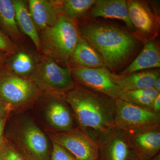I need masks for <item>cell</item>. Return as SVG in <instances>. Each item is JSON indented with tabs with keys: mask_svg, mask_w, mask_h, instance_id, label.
Masks as SVG:
<instances>
[{
	"mask_svg": "<svg viewBox=\"0 0 160 160\" xmlns=\"http://www.w3.org/2000/svg\"><path fill=\"white\" fill-rule=\"evenodd\" d=\"M0 160H26L9 141L4 138L0 144Z\"/></svg>",
	"mask_w": 160,
	"mask_h": 160,
	"instance_id": "cb8c5ba5",
	"label": "cell"
},
{
	"mask_svg": "<svg viewBox=\"0 0 160 160\" xmlns=\"http://www.w3.org/2000/svg\"><path fill=\"white\" fill-rule=\"evenodd\" d=\"M50 97L45 109L47 122L56 132H64L75 129V120L71 107L64 98Z\"/></svg>",
	"mask_w": 160,
	"mask_h": 160,
	"instance_id": "4fadbf2b",
	"label": "cell"
},
{
	"mask_svg": "<svg viewBox=\"0 0 160 160\" xmlns=\"http://www.w3.org/2000/svg\"><path fill=\"white\" fill-rule=\"evenodd\" d=\"M64 98L78 128L97 142L115 127V100L76 83Z\"/></svg>",
	"mask_w": 160,
	"mask_h": 160,
	"instance_id": "6da1fadb",
	"label": "cell"
},
{
	"mask_svg": "<svg viewBox=\"0 0 160 160\" xmlns=\"http://www.w3.org/2000/svg\"><path fill=\"white\" fill-rule=\"evenodd\" d=\"M129 19L134 27L133 34L145 43L154 40L159 33L158 11L148 2L127 1Z\"/></svg>",
	"mask_w": 160,
	"mask_h": 160,
	"instance_id": "52a82bcc",
	"label": "cell"
},
{
	"mask_svg": "<svg viewBox=\"0 0 160 160\" xmlns=\"http://www.w3.org/2000/svg\"><path fill=\"white\" fill-rule=\"evenodd\" d=\"M77 21L62 13L55 23L41 32V51L45 56L70 67L69 62L80 35Z\"/></svg>",
	"mask_w": 160,
	"mask_h": 160,
	"instance_id": "3957f363",
	"label": "cell"
},
{
	"mask_svg": "<svg viewBox=\"0 0 160 160\" xmlns=\"http://www.w3.org/2000/svg\"><path fill=\"white\" fill-rule=\"evenodd\" d=\"M154 88L159 92L160 93V77H159L157 80L156 82L155 83L154 86Z\"/></svg>",
	"mask_w": 160,
	"mask_h": 160,
	"instance_id": "4dcf8cb0",
	"label": "cell"
},
{
	"mask_svg": "<svg viewBox=\"0 0 160 160\" xmlns=\"http://www.w3.org/2000/svg\"><path fill=\"white\" fill-rule=\"evenodd\" d=\"M150 160H160V153L159 152L154 157L152 158Z\"/></svg>",
	"mask_w": 160,
	"mask_h": 160,
	"instance_id": "1f68e13d",
	"label": "cell"
},
{
	"mask_svg": "<svg viewBox=\"0 0 160 160\" xmlns=\"http://www.w3.org/2000/svg\"><path fill=\"white\" fill-rule=\"evenodd\" d=\"M8 137L9 142L29 160H49L48 138L29 118H22L15 122Z\"/></svg>",
	"mask_w": 160,
	"mask_h": 160,
	"instance_id": "5b68a950",
	"label": "cell"
},
{
	"mask_svg": "<svg viewBox=\"0 0 160 160\" xmlns=\"http://www.w3.org/2000/svg\"><path fill=\"white\" fill-rule=\"evenodd\" d=\"M95 2L96 0L60 1L62 13L75 21L86 15Z\"/></svg>",
	"mask_w": 160,
	"mask_h": 160,
	"instance_id": "603a6c76",
	"label": "cell"
},
{
	"mask_svg": "<svg viewBox=\"0 0 160 160\" xmlns=\"http://www.w3.org/2000/svg\"><path fill=\"white\" fill-rule=\"evenodd\" d=\"M18 49V46L13 42L3 32L0 30V50L13 55Z\"/></svg>",
	"mask_w": 160,
	"mask_h": 160,
	"instance_id": "484cf974",
	"label": "cell"
},
{
	"mask_svg": "<svg viewBox=\"0 0 160 160\" xmlns=\"http://www.w3.org/2000/svg\"><path fill=\"white\" fill-rule=\"evenodd\" d=\"M0 26L13 42H22V36L18 26L12 0H0Z\"/></svg>",
	"mask_w": 160,
	"mask_h": 160,
	"instance_id": "ffe728a7",
	"label": "cell"
},
{
	"mask_svg": "<svg viewBox=\"0 0 160 160\" xmlns=\"http://www.w3.org/2000/svg\"><path fill=\"white\" fill-rule=\"evenodd\" d=\"M80 35L94 47L111 72L126 65L137 51L139 40L133 33L106 23L89 22L79 27Z\"/></svg>",
	"mask_w": 160,
	"mask_h": 160,
	"instance_id": "7a4b0ae2",
	"label": "cell"
},
{
	"mask_svg": "<svg viewBox=\"0 0 160 160\" xmlns=\"http://www.w3.org/2000/svg\"><path fill=\"white\" fill-rule=\"evenodd\" d=\"M38 61L29 52L18 49L15 53L10 56L5 66L14 74L29 78L34 71Z\"/></svg>",
	"mask_w": 160,
	"mask_h": 160,
	"instance_id": "44dd1931",
	"label": "cell"
},
{
	"mask_svg": "<svg viewBox=\"0 0 160 160\" xmlns=\"http://www.w3.org/2000/svg\"><path fill=\"white\" fill-rule=\"evenodd\" d=\"M29 79L42 94L51 97L64 98L75 85L70 67H61L45 56L38 60Z\"/></svg>",
	"mask_w": 160,
	"mask_h": 160,
	"instance_id": "8992f818",
	"label": "cell"
},
{
	"mask_svg": "<svg viewBox=\"0 0 160 160\" xmlns=\"http://www.w3.org/2000/svg\"><path fill=\"white\" fill-rule=\"evenodd\" d=\"M89 18H103L122 21L130 31L134 27L129 19L127 1L125 0H97L88 13Z\"/></svg>",
	"mask_w": 160,
	"mask_h": 160,
	"instance_id": "9a60e30c",
	"label": "cell"
},
{
	"mask_svg": "<svg viewBox=\"0 0 160 160\" xmlns=\"http://www.w3.org/2000/svg\"><path fill=\"white\" fill-rule=\"evenodd\" d=\"M16 12V19L20 31L28 36L34 43L39 52L41 51L39 35L28 8L27 2L12 0Z\"/></svg>",
	"mask_w": 160,
	"mask_h": 160,
	"instance_id": "d6986e66",
	"label": "cell"
},
{
	"mask_svg": "<svg viewBox=\"0 0 160 160\" xmlns=\"http://www.w3.org/2000/svg\"><path fill=\"white\" fill-rule=\"evenodd\" d=\"M6 119H7V118L0 120V144L2 143L3 139H4L3 132H4Z\"/></svg>",
	"mask_w": 160,
	"mask_h": 160,
	"instance_id": "f1b7e54d",
	"label": "cell"
},
{
	"mask_svg": "<svg viewBox=\"0 0 160 160\" xmlns=\"http://www.w3.org/2000/svg\"><path fill=\"white\" fill-rule=\"evenodd\" d=\"M126 134L138 157L150 160L160 152V126L142 129Z\"/></svg>",
	"mask_w": 160,
	"mask_h": 160,
	"instance_id": "7c38bea8",
	"label": "cell"
},
{
	"mask_svg": "<svg viewBox=\"0 0 160 160\" xmlns=\"http://www.w3.org/2000/svg\"><path fill=\"white\" fill-rule=\"evenodd\" d=\"M160 93L154 88H146L123 92L119 98L133 106L151 110L154 99Z\"/></svg>",
	"mask_w": 160,
	"mask_h": 160,
	"instance_id": "7402d4cb",
	"label": "cell"
},
{
	"mask_svg": "<svg viewBox=\"0 0 160 160\" xmlns=\"http://www.w3.org/2000/svg\"><path fill=\"white\" fill-rule=\"evenodd\" d=\"M72 76L76 84L99 92L116 100L122 89L110 78L107 67L86 68L70 67Z\"/></svg>",
	"mask_w": 160,
	"mask_h": 160,
	"instance_id": "9c48e42d",
	"label": "cell"
},
{
	"mask_svg": "<svg viewBox=\"0 0 160 160\" xmlns=\"http://www.w3.org/2000/svg\"><path fill=\"white\" fill-rule=\"evenodd\" d=\"M51 139L78 160H98V143L78 127L69 131L54 132Z\"/></svg>",
	"mask_w": 160,
	"mask_h": 160,
	"instance_id": "30bf717a",
	"label": "cell"
},
{
	"mask_svg": "<svg viewBox=\"0 0 160 160\" xmlns=\"http://www.w3.org/2000/svg\"><path fill=\"white\" fill-rule=\"evenodd\" d=\"M115 127L126 134L141 129L160 126V113L115 100Z\"/></svg>",
	"mask_w": 160,
	"mask_h": 160,
	"instance_id": "ba28073f",
	"label": "cell"
},
{
	"mask_svg": "<svg viewBox=\"0 0 160 160\" xmlns=\"http://www.w3.org/2000/svg\"><path fill=\"white\" fill-rule=\"evenodd\" d=\"M112 81L123 92L154 87L157 80L160 77L159 69H150L120 75L108 71Z\"/></svg>",
	"mask_w": 160,
	"mask_h": 160,
	"instance_id": "2e32d148",
	"label": "cell"
},
{
	"mask_svg": "<svg viewBox=\"0 0 160 160\" xmlns=\"http://www.w3.org/2000/svg\"><path fill=\"white\" fill-rule=\"evenodd\" d=\"M98 160H131L137 156L124 132L114 127L98 141Z\"/></svg>",
	"mask_w": 160,
	"mask_h": 160,
	"instance_id": "8fae6325",
	"label": "cell"
},
{
	"mask_svg": "<svg viewBox=\"0 0 160 160\" xmlns=\"http://www.w3.org/2000/svg\"><path fill=\"white\" fill-rule=\"evenodd\" d=\"M131 160H145L144 159H142L138 157H137L134 158L132 159Z\"/></svg>",
	"mask_w": 160,
	"mask_h": 160,
	"instance_id": "d6a6232c",
	"label": "cell"
},
{
	"mask_svg": "<svg viewBox=\"0 0 160 160\" xmlns=\"http://www.w3.org/2000/svg\"><path fill=\"white\" fill-rule=\"evenodd\" d=\"M11 55L0 50V69L5 66L6 62Z\"/></svg>",
	"mask_w": 160,
	"mask_h": 160,
	"instance_id": "83f0119b",
	"label": "cell"
},
{
	"mask_svg": "<svg viewBox=\"0 0 160 160\" xmlns=\"http://www.w3.org/2000/svg\"><path fill=\"white\" fill-rule=\"evenodd\" d=\"M9 112L0 103V120L7 118Z\"/></svg>",
	"mask_w": 160,
	"mask_h": 160,
	"instance_id": "f546056e",
	"label": "cell"
},
{
	"mask_svg": "<svg viewBox=\"0 0 160 160\" xmlns=\"http://www.w3.org/2000/svg\"><path fill=\"white\" fill-rule=\"evenodd\" d=\"M42 94L30 79L14 74L6 66L0 69V103L9 112L29 107Z\"/></svg>",
	"mask_w": 160,
	"mask_h": 160,
	"instance_id": "277c9868",
	"label": "cell"
},
{
	"mask_svg": "<svg viewBox=\"0 0 160 160\" xmlns=\"http://www.w3.org/2000/svg\"><path fill=\"white\" fill-rule=\"evenodd\" d=\"M160 67V52L158 45L154 40L145 43L139 54L119 75H126L145 69H158Z\"/></svg>",
	"mask_w": 160,
	"mask_h": 160,
	"instance_id": "ac0fdd59",
	"label": "cell"
},
{
	"mask_svg": "<svg viewBox=\"0 0 160 160\" xmlns=\"http://www.w3.org/2000/svg\"><path fill=\"white\" fill-rule=\"evenodd\" d=\"M29 13L38 31H42L55 23L62 14L60 1L29 0Z\"/></svg>",
	"mask_w": 160,
	"mask_h": 160,
	"instance_id": "5bb4252c",
	"label": "cell"
},
{
	"mask_svg": "<svg viewBox=\"0 0 160 160\" xmlns=\"http://www.w3.org/2000/svg\"><path fill=\"white\" fill-rule=\"evenodd\" d=\"M86 68L106 67L100 53L87 40L80 36L72 55L69 66Z\"/></svg>",
	"mask_w": 160,
	"mask_h": 160,
	"instance_id": "e0dca14e",
	"label": "cell"
},
{
	"mask_svg": "<svg viewBox=\"0 0 160 160\" xmlns=\"http://www.w3.org/2000/svg\"><path fill=\"white\" fill-rule=\"evenodd\" d=\"M151 110L156 113H160V93L154 99Z\"/></svg>",
	"mask_w": 160,
	"mask_h": 160,
	"instance_id": "4316f807",
	"label": "cell"
},
{
	"mask_svg": "<svg viewBox=\"0 0 160 160\" xmlns=\"http://www.w3.org/2000/svg\"><path fill=\"white\" fill-rule=\"evenodd\" d=\"M52 150L49 160H78L68 150L52 140Z\"/></svg>",
	"mask_w": 160,
	"mask_h": 160,
	"instance_id": "d4e9b609",
	"label": "cell"
}]
</instances>
